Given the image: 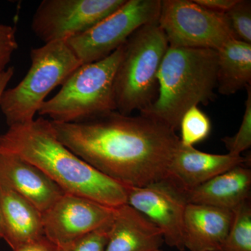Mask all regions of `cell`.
I'll return each instance as SVG.
<instances>
[{"instance_id": "cell-1", "label": "cell", "mask_w": 251, "mask_h": 251, "mask_svg": "<svg viewBox=\"0 0 251 251\" xmlns=\"http://www.w3.org/2000/svg\"><path fill=\"white\" fill-rule=\"evenodd\" d=\"M59 141L91 166L129 187L166 179L179 146L175 130L117 110L77 123L52 122Z\"/></svg>"}, {"instance_id": "cell-2", "label": "cell", "mask_w": 251, "mask_h": 251, "mask_svg": "<svg viewBox=\"0 0 251 251\" xmlns=\"http://www.w3.org/2000/svg\"><path fill=\"white\" fill-rule=\"evenodd\" d=\"M0 153L16 155L30 162L66 193L112 208L126 204L128 186L97 171L63 145L52 122L44 117L10 126L0 135Z\"/></svg>"}, {"instance_id": "cell-3", "label": "cell", "mask_w": 251, "mask_h": 251, "mask_svg": "<svg viewBox=\"0 0 251 251\" xmlns=\"http://www.w3.org/2000/svg\"><path fill=\"white\" fill-rule=\"evenodd\" d=\"M217 68L216 50L169 46L158 74L157 98L140 115L176 131L185 112L214 100Z\"/></svg>"}, {"instance_id": "cell-4", "label": "cell", "mask_w": 251, "mask_h": 251, "mask_svg": "<svg viewBox=\"0 0 251 251\" xmlns=\"http://www.w3.org/2000/svg\"><path fill=\"white\" fill-rule=\"evenodd\" d=\"M168 47L158 21L144 25L127 39L114 80L117 112H140L156 100L158 74Z\"/></svg>"}, {"instance_id": "cell-5", "label": "cell", "mask_w": 251, "mask_h": 251, "mask_svg": "<svg viewBox=\"0 0 251 251\" xmlns=\"http://www.w3.org/2000/svg\"><path fill=\"white\" fill-rule=\"evenodd\" d=\"M122 54L123 46L106 58L81 65L38 114L54 122L77 123L116 110L114 80Z\"/></svg>"}, {"instance_id": "cell-6", "label": "cell", "mask_w": 251, "mask_h": 251, "mask_svg": "<svg viewBox=\"0 0 251 251\" xmlns=\"http://www.w3.org/2000/svg\"><path fill=\"white\" fill-rule=\"evenodd\" d=\"M30 59L24 78L0 97V109L9 127L32 122L50 92L81 66L66 40L31 49Z\"/></svg>"}, {"instance_id": "cell-7", "label": "cell", "mask_w": 251, "mask_h": 251, "mask_svg": "<svg viewBox=\"0 0 251 251\" xmlns=\"http://www.w3.org/2000/svg\"><path fill=\"white\" fill-rule=\"evenodd\" d=\"M161 0H126L120 9L88 30L67 39L81 65L106 58L138 28L158 21Z\"/></svg>"}, {"instance_id": "cell-8", "label": "cell", "mask_w": 251, "mask_h": 251, "mask_svg": "<svg viewBox=\"0 0 251 251\" xmlns=\"http://www.w3.org/2000/svg\"><path fill=\"white\" fill-rule=\"evenodd\" d=\"M158 23L173 47L218 50L235 39L225 14L193 0H161Z\"/></svg>"}, {"instance_id": "cell-9", "label": "cell", "mask_w": 251, "mask_h": 251, "mask_svg": "<svg viewBox=\"0 0 251 251\" xmlns=\"http://www.w3.org/2000/svg\"><path fill=\"white\" fill-rule=\"evenodd\" d=\"M126 0H44L31 29L46 44L79 35L113 14Z\"/></svg>"}, {"instance_id": "cell-10", "label": "cell", "mask_w": 251, "mask_h": 251, "mask_svg": "<svg viewBox=\"0 0 251 251\" xmlns=\"http://www.w3.org/2000/svg\"><path fill=\"white\" fill-rule=\"evenodd\" d=\"M126 204L156 226L169 247L184 251V221L188 202L184 193L165 179L128 187Z\"/></svg>"}, {"instance_id": "cell-11", "label": "cell", "mask_w": 251, "mask_h": 251, "mask_svg": "<svg viewBox=\"0 0 251 251\" xmlns=\"http://www.w3.org/2000/svg\"><path fill=\"white\" fill-rule=\"evenodd\" d=\"M115 211L89 198L64 193L43 214L45 237L63 247L108 224Z\"/></svg>"}, {"instance_id": "cell-12", "label": "cell", "mask_w": 251, "mask_h": 251, "mask_svg": "<svg viewBox=\"0 0 251 251\" xmlns=\"http://www.w3.org/2000/svg\"><path fill=\"white\" fill-rule=\"evenodd\" d=\"M248 162L249 158L242 155L213 154L180 143L170 163L166 180L184 193Z\"/></svg>"}, {"instance_id": "cell-13", "label": "cell", "mask_w": 251, "mask_h": 251, "mask_svg": "<svg viewBox=\"0 0 251 251\" xmlns=\"http://www.w3.org/2000/svg\"><path fill=\"white\" fill-rule=\"evenodd\" d=\"M0 182L29 201L42 215L66 193L38 167L10 153H0Z\"/></svg>"}, {"instance_id": "cell-14", "label": "cell", "mask_w": 251, "mask_h": 251, "mask_svg": "<svg viewBox=\"0 0 251 251\" xmlns=\"http://www.w3.org/2000/svg\"><path fill=\"white\" fill-rule=\"evenodd\" d=\"M233 211L188 203L184 221V245L190 251H219L232 225Z\"/></svg>"}, {"instance_id": "cell-15", "label": "cell", "mask_w": 251, "mask_h": 251, "mask_svg": "<svg viewBox=\"0 0 251 251\" xmlns=\"http://www.w3.org/2000/svg\"><path fill=\"white\" fill-rule=\"evenodd\" d=\"M3 239L12 250L44 237L42 214L21 195L0 182Z\"/></svg>"}, {"instance_id": "cell-16", "label": "cell", "mask_w": 251, "mask_h": 251, "mask_svg": "<svg viewBox=\"0 0 251 251\" xmlns=\"http://www.w3.org/2000/svg\"><path fill=\"white\" fill-rule=\"evenodd\" d=\"M163 241L160 229L127 204L115 208L104 251H155Z\"/></svg>"}, {"instance_id": "cell-17", "label": "cell", "mask_w": 251, "mask_h": 251, "mask_svg": "<svg viewBox=\"0 0 251 251\" xmlns=\"http://www.w3.org/2000/svg\"><path fill=\"white\" fill-rule=\"evenodd\" d=\"M251 171L239 166L184 192L188 203L206 204L234 211L251 200Z\"/></svg>"}, {"instance_id": "cell-18", "label": "cell", "mask_w": 251, "mask_h": 251, "mask_svg": "<svg viewBox=\"0 0 251 251\" xmlns=\"http://www.w3.org/2000/svg\"><path fill=\"white\" fill-rule=\"evenodd\" d=\"M217 52L219 93L232 95L251 84V44L232 39Z\"/></svg>"}, {"instance_id": "cell-19", "label": "cell", "mask_w": 251, "mask_h": 251, "mask_svg": "<svg viewBox=\"0 0 251 251\" xmlns=\"http://www.w3.org/2000/svg\"><path fill=\"white\" fill-rule=\"evenodd\" d=\"M232 225L219 251H251V203L246 201L233 211Z\"/></svg>"}, {"instance_id": "cell-20", "label": "cell", "mask_w": 251, "mask_h": 251, "mask_svg": "<svg viewBox=\"0 0 251 251\" xmlns=\"http://www.w3.org/2000/svg\"><path fill=\"white\" fill-rule=\"evenodd\" d=\"M179 128L181 145L193 147L206 139L210 135V119L196 105L185 112L180 122Z\"/></svg>"}, {"instance_id": "cell-21", "label": "cell", "mask_w": 251, "mask_h": 251, "mask_svg": "<svg viewBox=\"0 0 251 251\" xmlns=\"http://www.w3.org/2000/svg\"><path fill=\"white\" fill-rule=\"evenodd\" d=\"M225 16L235 39L251 44L250 0H237L233 7Z\"/></svg>"}, {"instance_id": "cell-22", "label": "cell", "mask_w": 251, "mask_h": 251, "mask_svg": "<svg viewBox=\"0 0 251 251\" xmlns=\"http://www.w3.org/2000/svg\"><path fill=\"white\" fill-rule=\"evenodd\" d=\"M247 99L245 112L240 127L233 136H226L221 139L228 153L241 156L242 153L251 146V85L247 87Z\"/></svg>"}, {"instance_id": "cell-23", "label": "cell", "mask_w": 251, "mask_h": 251, "mask_svg": "<svg viewBox=\"0 0 251 251\" xmlns=\"http://www.w3.org/2000/svg\"><path fill=\"white\" fill-rule=\"evenodd\" d=\"M112 220L93 232L67 245L57 247V251H104L108 243Z\"/></svg>"}, {"instance_id": "cell-24", "label": "cell", "mask_w": 251, "mask_h": 251, "mask_svg": "<svg viewBox=\"0 0 251 251\" xmlns=\"http://www.w3.org/2000/svg\"><path fill=\"white\" fill-rule=\"evenodd\" d=\"M18 48L15 28L0 24V74L6 70V66Z\"/></svg>"}, {"instance_id": "cell-25", "label": "cell", "mask_w": 251, "mask_h": 251, "mask_svg": "<svg viewBox=\"0 0 251 251\" xmlns=\"http://www.w3.org/2000/svg\"><path fill=\"white\" fill-rule=\"evenodd\" d=\"M200 6L219 14H225L233 7L237 0H193Z\"/></svg>"}, {"instance_id": "cell-26", "label": "cell", "mask_w": 251, "mask_h": 251, "mask_svg": "<svg viewBox=\"0 0 251 251\" xmlns=\"http://www.w3.org/2000/svg\"><path fill=\"white\" fill-rule=\"evenodd\" d=\"M57 247L47 237H42L21 246L13 251H57Z\"/></svg>"}, {"instance_id": "cell-27", "label": "cell", "mask_w": 251, "mask_h": 251, "mask_svg": "<svg viewBox=\"0 0 251 251\" xmlns=\"http://www.w3.org/2000/svg\"><path fill=\"white\" fill-rule=\"evenodd\" d=\"M14 75V67L8 68L2 74H0V97L4 91L6 90L9 81Z\"/></svg>"}, {"instance_id": "cell-28", "label": "cell", "mask_w": 251, "mask_h": 251, "mask_svg": "<svg viewBox=\"0 0 251 251\" xmlns=\"http://www.w3.org/2000/svg\"><path fill=\"white\" fill-rule=\"evenodd\" d=\"M3 239V226L1 221V212H0V239Z\"/></svg>"}, {"instance_id": "cell-29", "label": "cell", "mask_w": 251, "mask_h": 251, "mask_svg": "<svg viewBox=\"0 0 251 251\" xmlns=\"http://www.w3.org/2000/svg\"><path fill=\"white\" fill-rule=\"evenodd\" d=\"M155 251H162L161 250H160V249H158V250Z\"/></svg>"}]
</instances>
